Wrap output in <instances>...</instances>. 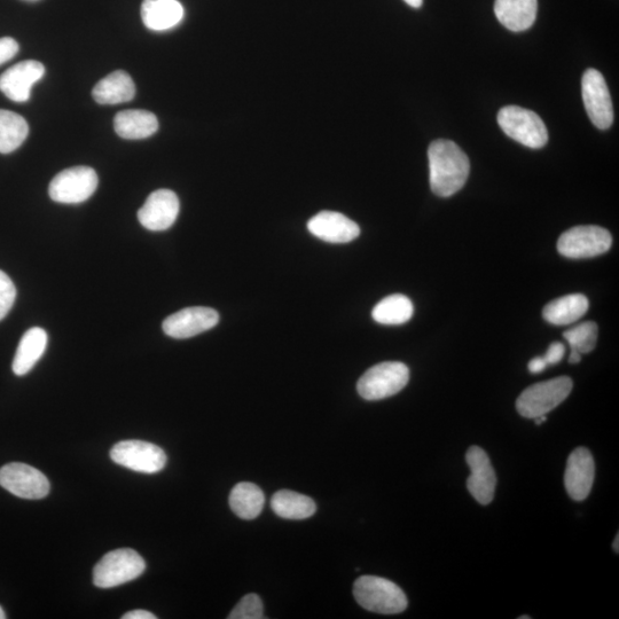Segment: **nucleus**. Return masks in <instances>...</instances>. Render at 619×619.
I'll return each instance as SVG.
<instances>
[{"mask_svg":"<svg viewBox=\"0 0 619 619\" xmlns=\"http://www.w3.org/2000/svg\"><path fill=\"white\" fill-rule=\"evenodd\" d=\"M538 0H496L495 14L501 25L514 33L526 31L537 18Z\"/></svg>","mask_w":619,"mask_h":619,"instance_id":"a211bd4d","label":"nucleus"},{"mask_svg":"<svg viewBox=\"0 0 619 619\" xmlns=\"http://www.w3.org/2000/svg\"><path fill=\"white\" fill-rule=\"evenodd\" d=\"M430 187L441 198L452 197L469 177L468 156L451 140L433 141L428 150Z\"/></svg>","mask_w":619,"mask_h":619,"instance_id":"f257e3e1","label":"nucleus"},{"mask_svg":"<svg viewBox=\"0 0 619 619\" xmlns=\"http://www.w3.org/2000/svg\"><path fill=\"white\" fill-rule=\"evenodd\" d=\"M230 506L233 513L242 520H254L260 516L265 504V496L256 484L242 482L232 489Z\"/></svg>","mask_w":619,"mask_h":619,"instance_id":"393cba45","label":"nucleus"},{"mask_svg":"<svg viewBox=\"0 0 619 619\" xmlns=\"http://www.w3.org/2000/svg\"><path fill=\"white\" fill-rule=\"evenodd\" d=\"M589 307L590 303L585 295L570 294L548 303L543 310V316L550 324L566 326L584 317Z\"/></svg>","mask_w":619,"mask_h":619,"instance_id":"5701e85b","label":"nucleus"},{"mask_svg":"<svg viewBox=\"0 0 619 619\" xmlns=\"http://www.w3.org/2000/svg\"><path fill=\"white\" fill-rule=\"evenodd\" d=\"M582 94L587 115L600 130L614 122V107L605 80L597 69H587L582 78Z\"/></svg>","mask_w":619,"mask_h":619,"instance_id":"9d476101","label":"nucleus"},{"mask_svg":"<svg viewBox=\"0 0 619 619\" xmlns=\"http://www.w3.org/2000/svg\"><path fill=\"white\" fill-rule=\"evenodd\" d=\"M17 299V288L12 279L0 270V321H2L13 308Z\"/></svg>","mask_w":619,"mask_h":619,"instance_id":"c756f323","label":"nucleus"},{"mask_svg":"<svg viewBox=\"0 0 619 619\" xmlns=\"http://www.w3.org/2000/svg\"><path fill=\"white\" fill-rule=\"evenodd\" d=\"M598 331L597 324L593 321H586V323L579 324L564 332L563 336L568 341L571 350L578 351L579 354L583 355L589 354L597 346Z\"/></svg>","mask_w":619,"mask_h":619,"instance_id":"cd10ccee","label":"nucleus"},{"mask_svg":"<svg viewBox=\"0 0 619 619\" xmlns=\"http://www.w3.org/2000/svg\"><path fill=\"white\" fill-rule=\"evenodd\" d=\"M0 619H6L5 611L0 607Z\"/></svg>","mask_w":619,"mask_h":619,"instance_id":"4c0bfd02","label":"nucleus"},{"mask_svg":"<svg viewBox=\"0 0 619 619\" xmlns=\"http://www.w3.org/2000/svg\"><path fill=\"white\" fill-rule=\"evenodd\" d=\"M466 461L470 468L467 488L481 505H489L495 497L497 477L487 452L472 446L467 451Z\"/></svg>","mask_w":619,"mask_h":619,"instance_id":"4468645a","label":"nucleus"},{"mask_svg":"<svg viewBox=\"0 0 619 619\" xmlns=\"http://www.w3.org/2000/svg\"><path fill=\"white\" fill-rule=\"evenodd\" d=\"M0 485L23 499H42L49 495L51 485L38 469L21 462H12L0 468Z\"/></svg>","mask_w":619,"mask_h":619,"instance_id":"9b49d317","label":"nucleus"},{"mask_svg":"<svg viewBox=\"0 0 619 619\" xmlns=\"http://www.w3.org/2000/svg\"><path fill=\"white\" fill-rule=\"evenodd\" d=\"M308 230L316 238L329 244H349L360 234L357 223L335 211H321L312 217L308 223Z\"/></svg>","mask_w":619,"mask_h":619,"instance_id":"dca6fc26","label":"nucleus"},{"mask_svg":"<svg viewBox=\"0 0 619 619\" xmlns=\"http://www.w3.org/2000/svg\"><path fill=\"white\" fill-rule=\"evenodd\" d=\"M219 323L218 312L211 308L194 307L180 310L163 321V332L172 339H190L205 333Z\"/></svg>","mask_w":619,"mask_h":619,"instance_id":"f8f14e48","label":"nucleus"},{"mask_svg":"<svg viewBox=\"0 0 619 619\" xmlns=\"http://www.w3.org/2000/svg\"><path fill=\"white\" fill-rule=\"evenodd\" d=\"M498 123L508 137L534 150L544 147L548 141L546 125L539 115L519 106L500 109Z\"/></svg>","mask_w":619,"mask_h":619,"instance_id":"423d86ee","label":"nucleus"},{"mask_svg":"<svg viewBox=\"0 0 619 619\" xmlns=\"http://www.w3.org/2000/svg\"><path fill=\"white\" fill-rule=\"evenodd\" d=\"M595 477L592 454L585 448H578L570 454L567 462L564 484L568 495L576 501L589 497Z\"/></svg>","mask_w":619,"mask_h":619,"instance_id":"f3484780","label":"nucleus"},{"mask_svg":"<svg viewBox=\"0 0 619 619\" xmlns=\"http://www.w3.org/2000/svg\"><path fill=\"white\" fill-rule=\"evenodd\" d=\"M146 563L131 548H120L107 553L93 570V584L99 589H113L135 581L145 573Z\"/></svg>","mask_w":619,"mask_h":619,"instance_id":"7ed1b4c3","label":"nucleus"},{"mask_svg":"<svg viewBox=\"0 0 619 619\" xmlns=\"http://www.w3.org/2000/svg\"><path fill=\"white\" fill-rule=\"evenodd\" d=\"M183 18L184 7L178 0H144L141 4V19L148 29L169 30Z\"/></svg>","mask_w":619,"mask_h":619,"instance_id":"aec40b11","label":"nucleus"},{"mask_svg":"<svg viewBox=\"0 0 619 619\" xmlns=\"http://www.w3.org/2000/svg\"><path fill=\"white\" fill-rule=\"evenodd\" d=\"M613 237L600 226H575L564 232L558 241V252L568 258H591L608 252Z\"/></svg>","mask_w":619,"mask_h":619,"instance_id":"0eeeda50","label":"nucleus"},{"mask_svg":"<svg viewBox=\"0 0 619 619\" xmlns=\"http://www.w3.org/2000/svg\"><path fill=\"white\" fill-rule=\"evenodd\" d=\"M97 172L90 167H74L61 171L53 178L49 194L53 201L77 205L89 200L97 191Z\"/></svg>","mask_w":619,"mask_h":619,"instance_id":"6e6552de","label":"nucleus"},{"mask_svg":"<svg viewBox=\"0 0 619 619\" xmlns=\"http://www.w3.org/2000/svg\"><path fill=\"white\" fill-rule=\"evenodd\" d=\"M618 545H619V536L617 535V536H616V539H615V542H614V550H615V552H616V553H618V552H619V547H618Z\"/></svg>","mask_w":619,"mask_h":619,"instance_id":"e433bc0d","label":"nucleus"},{"mask_svg":"<svg viewBox=\"0 0 619 619\" xmlns=\"http://www.w3.org/2000/svg\"><path fill=\"white\" fill-rule=\"evenodd\" d=\"M136 86L131 76L123 70L109 74L92 91L93 99L100 105L129 103L135 98Z\"/></svg>","mask_w":619,"mask_h":619,"instance_id":"6ab92c4d","label":"nucleus"},{"mask_svg":"<svg viewBox=\"0 0 619 619\" xmlns=\"http://www.w3.org/2000/svg\"><path fill=\"white\" fill-rule=\"evenodd\" d=\"M354 595L364 609L382 615L401 614L409 603L401 587L376 576L359 577L354 585Z\"/></svg>","mask_w":619,"mask_h":619,"instance_id":"f03ea898","label":"nucleus"},{"mask_svg":"<svg viewBox=\"0 0 619 619\" xmlns=\"http://www.w3.org/2000/svg\"><path fill=\"white\" fill-rule=\"evenodd\" d=\"M404 2L413 7V9H420L423 4V0H404Z\"/></svg>","mask_w":619,"mask_h":619,"instance_id":"c9c22d12","label":"nucleus"},{"mask_svg":"<svg viewBox=\"0 0 619 619\" xmlns=\"http://www.w3.org/2000/svg\"><path fill=\"white\" fill-rule=\"evenodd\" d=\"M413 313V303L409 297L395 294L376 304L372 317L376 323L382 325H402L412 318Z\"/></svg>","mask_w":619,"mask_h":619,"instance_id":"a878e982","label":"nucleus"},{"mask_svg":"<svg viewBox=\"0 0 619 619\" xmlns=\"http://www.w3.org/2000/svg\"><path fill=\"white\" fill-rule=\"evenodd\" d=\"M29 125L17 113L0 109V153L17 151L28 137Z\"/></svg>","mask_w":619,"mask_h":619,"instance_id":"bb28decb","label":"nucleus"},{"mask_svg":"<svg viewBox=\"0 0 619 619\" xmlns=\"http://www.w3.org/2000/svg\"><path fill=\"white\" fill-rule=\"evenodd\" d=\"M179 210L180 203L175 192L158 190L147 198L138 211L139 223L153 232L166 231L175 224Z\"/></svg>","mask_w":619,"mask_h":619,"instance_id":"ddd939ff","label":"nucleus"},{"mask_svg":"<svg viewBox=\"0 0 619 619\" xmlns=\"http://www.w3.org/2000/svg\"><path fill=\"white\" fill-rule=\"evenodd\" d=\"M47 340H49L47 333L41 327L30 328L22 336L12 365L15 375L23 376L33 370L44 355Z\"/></svg>","mask_w":619,"mask_h":619,"instance_id":"412c9836","label":"nucleus"},{"mask_svg":"<svg viewBox=\"0 0 619 619\" xmlns=\"http://www.w3.org/2000/svg\"><path fill=\"white\" fill-rule=\"evenodd\" d=\"M520 619H526V618H531L530 616H521L519 617Z\"/></svg>","mask_w":619,"mask_h":619,"instance_id":"58836bf2","label":"nucleus"},{"mask_svg":"<svg viewBox=\"0 0 619 619\" xmlns=\"http://www.w3.org/2000/svg\"><path fill=\"white\" fill-rule=\"evenodd\" d=\"M409 381V367L403 363L386 362L371 367L359 379L357 390L366 401H380L397 395Z\"/></svg>","mask_w":619,"mask_h":619,"instance_id":"39448f33","label":"nucleus"},{"mask_svg":"<svg viewBox=\"0 0 619 619\" xmlns=\"http://www.w3.org/2000/svg\"><path fill=\"white\" fill-rule=\"evenodd\" d=\"M115 464L138 473L156 474L167 465V454L158 445L144 441H122L111 450Z\"/></svg>","mask_w":619,"mask_h":619,"instance_id":"1a4fd4ad","label":"nucleus"},{"mask_svg":"<svg viewBox=\"0 0 619 619\" xmlns=\"http://www.w3.org/2000/svg\"><path fill=\"white\" fill-rule=\"evenodd\" d=\"M274 513L286 520H305L315 515L317 505L313 499L291 490H281L271 499Z\"/></svg>","mask_w":619,"mask_h":619,"instance_id":"b1692460","label":"nucleus"},{"mask_svg":"<svg viewBox=\"0 0 619 619\" xmlns=\"http://www.w3.org/2000/svg\"><path fill=\"white\" fill-rule=\"evenodd\" d=\"M547 366L548 365H547L546 360L544 359V357H536V358L530 360L528 368H529V372L530 373L538 374V373H542L543 371H545V368Z\"/></svg>","mask_w":619,"mask_h":619,"instance_id":"473e14b6","label":"nucleus"},{"mask_svg":"<svg viewBox=\"0 0 619 619\" xmlns=\"http://www.w3.org/2000/svg\"><path fill=\"white\" fill-rule=\"evenodd\" d=\"M564 354H566V348L560 342H554L548 347L544 359L547 365H556L561 362Z\"/></svg>","mask_w":619,"mask_h":619,"instance_id":"2f4dec72","label":"nucleus"},{"mask_svg":"<svg viewBox=\"0 0 619 619\" xmlns=\"http://www.w3.org/2000/svg\"><path fill=\"white\" fill-rule=\"evenodd\" d=\"M45 67L36 60H26L7 69L0 76V91L15 103H26L33 85L42 80Z\"/></svg>","mask_w":619,"mask_h":619,"instance_id":"2eb2a0df","label":"nucleus"},{"mask_svg":"<svg viewBox=\"0 0 619 619\" xmlns=\"http://www.w3.org/2000/svg\"><path fill=\"white\" fill-rule=\"evenodd\" d=\"M581 360H582V355L579 354L578 351L571 350L570 357H569V363L578 364V363H581Z\"/></svg>","mask_w":619,"mask_h":619,"instance_id":"f704fd0d","label":"nucleus"},{"mask_svg":"<svg viewBox=\"0 0 619 619\" xmlns=\"http://www.w3.org/2000/svg\"><path fill=\"white\" fill-rule=\"evenodd\" d=\"M573 387V380L568 376L536 383L517 398V412L527 419L542 417L566 401Z\"/></svg>","mask_w":619,"mask_h":619,"instance_id":"20e7f679","label":"nucleus"},{"mask_svg":"<svg viewBox=\"0 0 619 619\" xmlns=\"http://www.w3.org/2000/svg\"><path fill=\"white\" fill-rule=\"evenodd\" d=\"M230 619H262L264 618V606L260 597L256 594H248L234 607L229 616Z\"/></svg>","mask_w":619,"mask_h":619,"instance_id":"c85d7f7f","label":"nucleus"},{"mask_svg":"<svg viewBox=\"0 0 619 619\" xmlns=\"http://www.w3.org/2000/svg\"><path fill=\"white\" fill-rule=\"evenodd\" d=\"M19 44L11 37L0 38V66L17 56Z\"/></svg>","mask_w":619,"mask_h":619,"instance_id":"7c9ffc66","label":"nucleus"},{"mask_svg":"<svg viewBox=\"0 0 619 619\" xmlns=\"http://www.w3.org/2000/svg\"><path fill=\"white\" fill-rule=\"evenodd\" d=\"M123 619H156V616L150 611L137 609L129 611V613L122 616Z\"/></svg>","mask_w":619,"mask_h":619,"instance_id":"72a5a7b5","label":"nucleus"},{"mask_svg":"<svg viewBox=\"0 0 619 619\" xmlns=\"http://www.w3.org/2000/svg\"><path fill=\"white\" fill-rule=\"evenodd\" d=\"M114 128L121 138L128 140L145 139L159 129L158 117L141 109H129L115 116Z\"/></svg>","mask_w":619,"mask_h":619,"instance_id":"4be33fe9","label":"nucleus"}]
</instances>
